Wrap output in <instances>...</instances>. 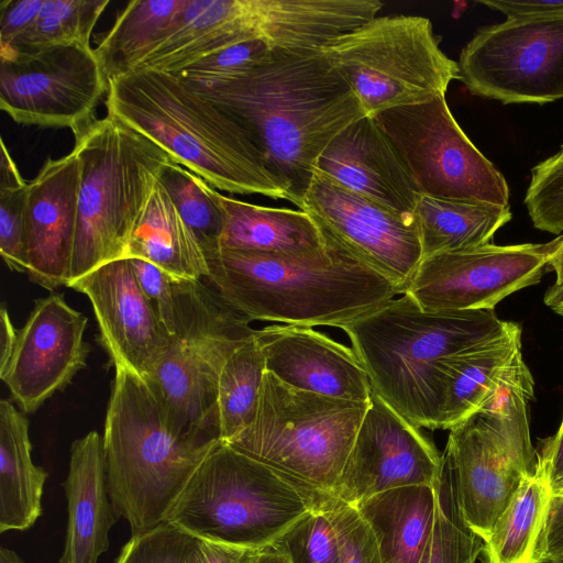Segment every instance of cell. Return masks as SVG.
<instances>
[{"instance_id": "1", "label": "cell", "mask_w": 563, "mask_h": 563, "mask_svg": "<svg viewBox=\"0 0 563 563\" xmlns=\"http://www.w3.org/2000/svg\"><path fill=\"white\" fill-rule=\"evenodd\" d=\"M180 79L246 130L296 206L323 150L366 115L322 49L273 48L242 71L208 81Z\"/></svg>"}, {"instance_id": "2", "label": "cell", "mask_w": 563, "mask_h": 563, "mask_svg": "<svg viewBox=\"0 0 563 563\" xmlns=\"http://www.w3.org/2000/svg\"><path fill=\"white\" fill-rule=\"evenodd\" d=\"M273 254L220 249L203 278L220 299L251 320L342 328L400 290L340 245Z\"/></svg>"}, {"instance_id": "3", "label": "cell", "mask_w": 563, "mask_h": 563, "mask_svg": "<svg viewBox=\"0 0 563 563\" xmlns=\"http://www.w3.org/2000/svg\"><path fill=\"white\" fill-rule=\"evenodd\" d=\"M106 106L214 189L288 200L246 130L178 76L143 68L112 77Z\"/></svg>"}, {"instance_id": "4", "label": "cell", "mask_w": 563, "mask_h": 563, "mask_svg": "<svg viewBox=\"0 0 563 563\" xmlns=\"http://www.w3.org/2000/svg\"><path fill=\"white\" fill-rule=\"evenodd\" d=\"M102 435L109 495L136 536L166 517L219 439L176 424L145 378L117 365Z\"/></svg>"}, {"instance_id": "5", "label": "cell", "mask_w": 563, "mask_h": 563, "mask_svg": "<svg viewBox=\"0 0 563 563\" xmlns=\"http://www.w3.org/2000/svg\"><path fill=\"white\" fill-rule=\"evenodd\" d=\"M517 323L494 310L424 311L407 294L341 329L373 393L418 428L440 429L438 361L487 343Z\"/></svg>"}, {"instance_id": "6", "label": "cell", "mask_w": 563, "mask_h": 563, "mask_svg": "<svg viewBox=\"0 0 563 563\" xmlns=\"http://www.w3.org/2000/svg\"><path fill=\"white\" fill-rule=\"evenodd\" d=\"M73 134L81 175L66 287L106 263L125 258L163 169L174 162L163 147L111 114L91 119Z\"/></svg>"}, {"instance_id": "7", "label": "cell", "mask_w": 563, "mask_h": 563, "mask_svg": "<svg viewBox=\"0 0 563 563\" xmlns=\"http://www.w3.org/2000/svg\"><path fill=\"white\" fill-rule=\"evenodd\" d=\"M330 498L220 441L165 522L196 539L265 550Z\"/></svg>"}, {"instance_id": "8", "label": "cell", "mask_w": 563, "mask_h": 563, "mask_svg": "<svg viewBox=\"0 0 563 563\" xmlns=\"http://www.w3.org/2000/svg\"><path fill=\"white\" fill-rule=\"evenodd\" d=\"M368 407L295 388L266 371L253 421L227 443L321 497H335Z\"/></svg>"}, {"instance_id": "9", "label": "cell", "mask_w": 563, "mask_h": 563, "mask_svg": "<svg viewBox=\"0 0 563 563\" xmlns=\"http://www.w3.org/2000/svg\"><path fill=\"white\" fill-rule=\"evenodd\" d=\"M533 387L531 374L520 378L449 430L443 474L462 520L483 541L522 481L537 472L528 416Z\"/></svg>"}, {"instance_id": "10", "label": "cell", "mask_w": 563, "mask_h": 563, "mask_svg": "<svg viewBox=\"0 0 563 563\" xmlns=\"http://www.w3.org/2000/svg\"><path fill=\"white\" fill-rule=\"evenodd\" d=\"M321 49L368 117L445 96L460 79L457 62L421 15L376 16Z\"/></svg>"}, {"instance_id": "11", "label": "cell", "mask_w": 563, "mask_h": 563, "mask_svg": "<svg viewBox=\"0 0 563 563\" xmlns=\"http://www.w3.org/2000/svg\"><path fill=\"white\" fill-rule=\"evenodd\" d=\"M175 295L173 344L145 379L176 424L220 440L219 377L228 357L255 330L202 280L175 278Z\"/></svg>"}, {"instance_id": "12", "label": "cell", "mask_w": 563, "mask_h": 563, "mask_svg": "<svg viewBox=\"0 0 563 563\" xmlns=\"http://www.w3.org/2000/svg\"><path fill=\"white\" fill-rule=\"evenodd\" d=\"M373 118L395 146L420 196L509 206L504 175L461 129L445 96Z\"/></svg>"}, {"instance_id": "13", "label": "cell", "mask_w": 563, "mask_h": 563, "mask_svg": "<svg viewBox=\"0 0 563 563\" xmlns=\"http://www.w3.org/2000/svg\"><path fill=\"white\" fill-rule=\"evenodd\" d=\"M460 80L504 104L563 99V13L507 18L477 30L462 48Z\"/></svg>"}, {"instance_id": "14", "label": "cell", "mask_w": 563, "mask_h": 563, "mask_svg": "<svg viewBox=\"0 0 563 563\" xmlns=\"http://www.w3.org/2000/svg\"><path fill=\"white\" fill-rule=\"evenodd\" d=\"M109 79L92 47L0 55V108L21 124L69 128L93 119Z\"/></svg>"}, {"instance_id": "15", "label": "cell", "mask_w": 563, "mask_h": 563, "mask_svg": "<svg viewBox=\"0 0 563 563\" xmlns=\"http://www.w3.org/2000/svg\"><path fill=\"white\" fill-rule=\"evenodd\" d=\"M560 241L488 243L423 258L405 294L424 311L494 310L540 282Z\"/></svg>"}, {"instance_id": "16", "label": "cell", "mask_w": 563, "mask_h": 563, "mask_svg": "<svg viewBox=\"0 0 563 563\" xmlns=\"http://www.w3.org/2000/svg\"><path fill=\"white\" fill-rule=\"evenodd\" d=\"M297 207L311 217L324 238L405 294L423 260L413 217L349 190L317 170Z\"/></svg>"}, {"instance_id": "17", "label": "cell", "mask_w": 563, "mask_h": 563, "mask_svg": "<svg viewBox=\"0 0 563 563\" xmlns=\"http://www.w3.org/2000/svg\"><path fill=\"white\" fill-rule=\"evenodd\" d=\"M443 467V456L419 428L372 393L334 496L355 506L396 487H438Z\"/></svg>"}, {"instance_id": "18", "label": "cell", "mask_w": 563, "mask_h": 563, "mask_svg": "<svg viewBox=\"0 0 563 563\" xmlns=\"http://www.w3.org/2000/svg\"><path fill=\"white\" fill-rule=\"evenodd\" d=\"M87 318L59 294L35 300L1 379L24 413L37 410L65 389L86 366L90 346L84 340Z\"/></svg>"}, {"instance_id": "19", "label": "cell", "mask_w": 563, "mask_h": 563, "mask_svg": "<svg viewBox=\"0 0 563 563\" xmlns=\"http://www.w3.org/2000/svg\"><path fill=\"white\" fill-rule=\"evenodd\" d=\"M68 287L89 298L99 341L112 365L147 378L170 349L173 338L142 290L130 258L106 263Z\"/></svg>"}, {"instance_id": "20", "label": "cell", "mask_w": 563, "mask_h": 563, "mask_svg": "<svg viewBox=\"0 0 563 563\" xmlns=\"http://www.w3.org/2000/svg\"><path fill=\"white\" fill-rule=\"evenodd\" d=\"M81 164L73 150L48 158L27 181L25 201L26 273L52 291L67 286L78 220Z\"/></svg>"}, {"instance_id": "21", "label": "cell", "mask_w": 563, "mask_h": 563, "mask_svg": "<svg viewBox=\"0 0 563 563\" xmlns=\"http://www.w3.org/2000/svg\"><path fill=\"white\" fill-rule=\"evenodd\" d=\"M266 371L306 391L352 401H369L373 389L361 361L312 327L272 324L255 330Z\"/></svg>"}, {"instance_id": "22", "label": "cell", "mask_w": 563, "mask_h": 563, "mask_svg": "<svg viewBox=\"0 0 563 563\" xmlns=\"http://www.w3.org/2000/svg\"><path fill=\"white\" fill-rule=\"evenodd\" d=\"M316 170L349 190L413 217L420 194L373 117L365 115L342 130L318 157Z\"/></svg>"}, {"instance_id": "23", "label": "cell", "mask_w": 563, "mask_h": 563, "mask_svg": "<svg viewBox=\"0 0 563 563\" xmlns=\"http://www.w3.org/2000/svg\"><path fill=\"white\" fill-rule=\"evenodd\" d=\"M530 374L518 324L487 343L438 361L434 387L440 429L450 430L465 421L504 388Z\"/></svg>"}, {"instance_id": "24", "label": "cell", "mask_w": 563, "mask_h": 563, "mask_svg": "<svg viewBox=\"0 0 563 563\" xmlns=\"http://www.w3.org/2000/svg\"><path fill=\"white\" fill-rule=\"evenodd\" d=\"M63 487L67 527L58 563H98L109 549V532L119 518L108 490L102 437L98 432L73 442Z\"/></svg>"}, {"instance_id": "25", "label": "cell", "mask_w": 563, "mask_h": 563, "mask_svg": "<svg viewBox=\"0 0 563 563\" xmlns=\"http://www.w3.org/2000/svg\"><path fill=\"white\" fill-rule=\"evenodd\" d=\"M221 209L220 249L299 254L325 245L317 223L302 210L258 206L224 196L211 187Z\"/></svg>"}, {"instance_id": "26", "label": "cell", "mask_w": 563, "mask_h": 563, "mask_svg": "<svg viewBox=\"0 0 563 563\" xmlns=\"http://www.w3.org/2000/svg\"><path fill=\"white\" fill-rule=\"evenodd\" d=\"M441 485L396 487L355 505L375 533L383 563H420L431 540Z\"/></svg>"}, {"instance_id": "27", "label": "cell", "mask_w": 563, "mask_h": 563, "mask_svg": "<svg viewBox=\"0 0 563 563\" xmlns=\"http://www.w3.org/2000/svg\"><path fill=\"white\" fill-rule=\"evenodd\" d=\"M29 421L23 411L0 402V532L30 529L42 515L47 472L31 457Z\"/></svg>"}, {"instance_id": "28", "label": "cell", "mask_w": 563, "mask_h": 563, "mask_svg": "<svg viewBox=\"0 0 563 563\" xmlns=\"http://www.w3.org/2000/svg\"><path fill=\"white\" fill-rule=\"evenodd\" d=\"M125 258L147 261L175 278L202 280L208 275L200 244L159 180L134 229Z\"/></svg>"}, {"instance_id": "29", "label": "cell", "mask_w": 563, "mask_h": 563, "mask_svg": "<svg viewBox=\"0 0 563 563\" xmlns=\"http://www.w3.org/2000/svg\"><path fill=\"white\" fill-rule=\"evenodd\" d=\"M423 258L488 244L508 223L510 206L421 195L412 212Z\"/></svg>"}, {"instance_id": "30", "label": "cell", "mask_w": 563, "mask_h": 563, "mask_svg": "<svg viewBox=\"0 0 563 563\" xmlns=\"http://www.w3.org/2000/svg\"><path fill=\"white\" fill-rule=\"evenodd\" d=\"M552 489L547 476L526 477L483 541L485 563H542Z\"/></svg>"}, {"instance_id": "31", "label": "cell", "mask_w": 563, "mask_h": 563, "mask_svg": "<svg viewBox=\"0 0 563 563\" xmlns=\"http://www.w3.org/2000/svg\"><path fill=\"white\" fill-rule=\"evenodd\" d=\"M186 0H134L118 14L95 54L108 79L128 74L173 26Z\"/></svg>"}, {"instance_id": "32", "label": "cell", "mask_w": 563, "mask_h": 563, "mask_svg": "<svg viewBox=\"0 0 563 563\" xmlns=\"http://www.w3.org/2000/svg\"><path fill=\"white\" fill-rule=\"evenodd\" d=\"M266 364L253 336L225 361L218 382L217 416L220 440L229 442L254 419Z\"/></svg>"}, {"instance_id": "33", "label": "cell", "mask_w": 563, "mask_h": 563, "mask_svg": "<svg viewBox=\"0 0 563 563\" xmlns=\"http://www.w3.org/2000/svg\"><path fill=\"white\" fill-rule=\"evenodd\" d=\"M109 0H44L34 23L0 55L55 46L91 47L90 37Z\"/></svg>"}, {"instance_id": "34", "label": "cell", "mask_w": 563, "mask_h": 563, "mask_svg": "<svg viewBox=\"0 0 563 563\" xmlns=\"http://www.w3.org/2000/svg\"><path fill=\"white\" fill-rule=\"evenodd\" d=\"M159 183L169 194L181 218L196 236L205 256L220 250L223 217L203 179L173 162L165 166Z\"/></svg>"}, {"instance_id": "35", "label": "cell", "mask_w": 563, "mask_h": 563, "mask_svg": "<svg viewBox=\"0 0 563 563\" xmlns=\"http://www.w3.org/2000/svg\"><path fill=\"white\" fill-rule=\"evenodd\" d=\"M27 181L1 139L0 253L7 266L26 273L25 201Z\"/></svg>"}, {"instance_id": "36", "label": "cell", "mask_w": 563, "mask_h": 563, "mask_svg": "<svg viewBox=\"0 0 563 563\" xmlns=\"http://www.w3.org/2000/svg\"><path fill=\"white\" fill-rule=\"evenodd\" d=\"M483 540L462 520L443 475L437 498L429 563H476Z\"/></svg>"}, {"instance_id": "37", "label": "cell", "mask_w": 563, "mask_h": 563, "mask_svg": "<svg viewBox=\"0 0 563 563\" xmlns=\"http://www.w3.org/2000/svg\"><path fill=\"white\" fill-rule=\"evenodd\" d=\"M525 205L534 228L563 233V144L532 167Z\"/></svg>"}, {"instance_id": "38", "label": "cell", "mask_w": 563, "mask_h": 563, "mask_svg": "<svg viewBox=\"0 0 563 563\" xmlns=\"http://www.w3.org/2000/svg\"><path fill=\"white\" fill-rule=\"evenodd\" d=\"M273 548L290 563H341L336 536L322 506L294 525Z\"/></svg>"}, {"instance_id": "39", "label": "cell", "mask_w": 563, "mask_h": 563, "mask_svg": "<svg viewBox=\"0 0 563 563\" xmlns=\"http://www.w3.org/2000/svg\"><path fill=\"white\" fill-rule=\"evenodd\" d=\"M322 508L334 529L341 563H383L375 533L354 505L332 497Z\"/></svg>"}, {"instance_id": "40", "label": "cell", "mask_w": 563, "mask_h": 563, "mask_svg": "<svg viewBox=\"0 0 563 563\" xmlns=\"http://www.w3.org/2000/svg\"><path fill=\"white\" fill-rule=\"evenodd\" d=\"M196 541V538L165 522L131 536L114 563H188Z\"/></svg>"}, {"instance_id": "41", "label": "cell", "mask_w": 563, "mask_h": 563, "mask_svg": "<svg viewBox=\"0 0 563 563\" xmlns=\"http://www.w3.org/2000/svg\"><path fill=\"white\" fill-rule=\"evenodd\" d=\"M272 49L262 41L239 43L207 55L173 75L194 81L212 80L261 63Z\"/></svg>"}, {"instance_id": "42", "label": "cell", "mask_w": 563, "mask_h": 563, "mask_svg": "<svg viewBox=\"0 0 563 563\" xmlns=\"http://www.w3.org/2000/svg\"><path fill=\"white\" fill-rule=\"evenodd\" d=\"M130 262L142 290L173 338L176 322L175 277L147 261L130 258Z\"/></svg>"}, {"instance_id": "43", "label": "cell", "mask_w": 563, "mask_h": 563, "mask_svg": "<svg viewBox=\"0 0 563 563\" xmlns=\"http://www.w3.org/2000/svg\"><path fill=\"white\" fill-rule=\"evenodd\" d=\"M44 0H3L0 4V48L10 46L36 20Z\"/></svg>"}, {"instance_id": "44", "label": "cell", "mask_w": 563, "mask_h": 563, "mask_svg": "<svg viewBox=\"0 0 563 563\" xmlns=\"http://www.w3.org/2000/svg\"><path fill=\"white\" fill-rule=\"evenodd\" d=\"M262 551L197 539L188 563H252Z\"/></svg>"}, {"instance_id": "45", "label": "cell", "mask_w": 563, "mask_h": 563, "mask_svg": "<svg viewBox=\"0 0 563 563\" xmlns=\"http://www.w3.org/2000/svg\"><path fill=\"white\" fill-rule=\"evenodd\" d=\"M537 467L547 476L553 495L563 494V418L556 433L538 453Z\"/></svg>"}, {"instance_id": "46", "label": "cell", "mask_w": 563, "mask_h": 563, "mask_svg": "<svg viewBox=\"0 0 563 563\" xmlns=\"http://www.w3.org/2000/svg\"><path fill=\"white\" fill-rule=\"evenodd\" d=\"M542 550V563H563V494L552 497Z\"/></svg>"}, {"instance_id": "47", "label": "cell", "mask_w": 563, "mask_h": 563, "mask_svg": "<svg viewBox=\"0 0 563 563\" xmlns=\"http://www.w3.org/2000/svg\"><path fill=\"white\" fill-rule=\"evenodd\" d=\"M481 4L507 18L563 13V0H483Z\"/></svg>"}, {"instance_id": "48", "label": "cell", "mask_w": 563, "mask_h": 563, "mask_svg": "<svg viewBox=\"0 0 563 563\" xmlns=\"http://www.w3.org/2000/svg\"><path fill=\"white\" fill-rule=\"evenodd\" d=\"M19 330L12 324L9 311L3 302L0 309V375L11 360L18 341Z\"/></svg>"}, {"instance_id": "49", "label": "cell", "mask_w": 563, "mask_h": 563, "mask_svg": "<svg viewBox=\"0 0 563 563\" xmlns=\"http://www.w3.org/2000/svg\"><path fill=\"white\" fill-rule=\"evenodd\" d=\"M544 303L556 314L563 317V284H553L545 291Z\"/></svg>"}, {"instance_id": "50", "label": "cell", "mask_w": 563, "mask_h": 563, "mask_svg": "<svg viewBox=\"0 0 563 563\" xmlns=\"http://www.w3.org/2000/svg\"><path fill=\"white\" fill-rule=\"evenodd\" d=\"M549 268H551L555 274L554 284H563V233L561 234L560 244L550 260Z\"/></svg>"}, {"instance_id": "51", "label": "cell", "mask_w": 563, "mask_h": 563, "mask_svg": "<svg viewBox=\"0 0 563 563\" xmlns=\"http://www.w3.org/2000/svg\"><path fill=\"white\" fill-rule=\"evenodd\" d=\"M252 563H290L288 558L273 547L263 550Z\"/></svg>"}, {"instance_id": "52", "label": "cell", "mask_w": 563, "mask_h": 563, "mask_svg": "<svg viewBox=\"0 0 563 563\" xmlns=\"http://www.w3.org/2000/svg\"><path fill=\"white\" fill-rule=\"evenodd\" d=\"M0 563H25L21 556L9 548L1 547Z\"/></svg>"}, {"instance_id": "53", "label": "cell", "mask_w": 563, "mask_h": 563, "mask_svg": "<svg viewBox=\"0 0 563 563\" xmlns=\"http://www.w3.org/2000/svg\"><path fill=\"white\" fill-rule=\"evenodd\" d=\"M430 543H431V540H430ZM430 543L420 561V563H429V558H430Z\"/></svg>"}]
</instances>
